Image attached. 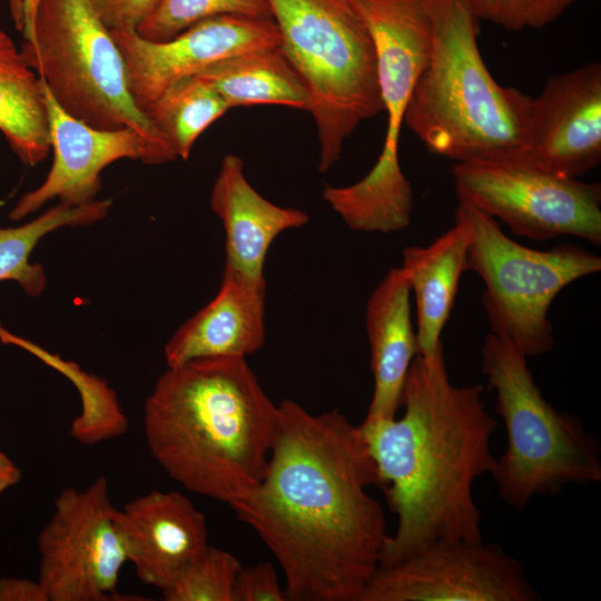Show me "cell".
<instances>
[{
	"label": "cell",
	"mask_w": 601,
	"mask_h": 601,
	"mask_svg": "<svg viewBox=\"0 0 601 601\" xmlns=\"http://www.w3.org/2000/svg\"><path fill=\"white\" fill-rule=\"evenodd\" d=\"M376 471L359 425L284 400L265 475L229 506L270 550L286 600L358 601L390 534L367 487Z\"/></svg>",
	"instance_id": "cell-1"
},
{
	"label": "cell",
	"mask_w": 601,
	"mask_h": 601,
	"mask_svg": "<svg viewBox=\"0 0 601 601\" xmlns=\"http://www.w3.org/2000/svg\"><path fill=\"white\" fill-rule=\"evenodd\" d=\"M483 386H455L443 344L416 355L402 391V417L359 427L390 510L397 518L380 568L400 563L440 541L482 542L475 481L490 473L497 422L486 412Z\"/></svg>",
	"instance_id": "cell-2"
},
{
	"label": "cell",
	"mask_w": 601,
	"mask_h": 601,
	"mask_svg": "<svg viewBox=\"0 0 601 601\" xmlns=\"http://www.w3.org/2000/svg\"><path fill=\"white\" fill-rule=\"evenodd\" d=\"M277 405L245 357H208L168 367L144 407L147 447L185 489L233 504L262 481Z\"/></svg>",
	"instance_id": "cell-3"
},
{
	"label": "cell",
	"mask_w": 601,
	"mask_h": 601,
	"mask_svg": "<svg viewBox=\"0 0 601 601\" xmlns=\"http://www.w3.org/2000/svg\"><path fill=\"white\" fill-rule=\"evenodd\" d=\"M431 49L404 124L456 162H516L526 150L532 98L497 83L481 56L477 19L463 0H424Z\"/></svg>",
	"instance_id": "cell-4"
},
{
	"label": "cell",
	"mask_w": 601,
	"mask_h": 601,
	"mask_svg": "<svg viewBox=\"0 0 601 601\" xmlns=\"http://www.w3.org/2000/svg\"><path fill=\"white\" fill-rule=\"evenodd\" d=\"M21 53L58 105L98 129H134L155 165L177 158L136 104L110 30L87 0H22Z\"/></svg>",
	"instance_id": "cell-5"
},
{
	"label": "cell",
	"mask_w": 601,
	"mask_h": 601,
	"mask_svg": "<svg viewBox=\"0 0 601 601\" xmlns=\"http://www.w3.org/2000/svg\"><path fill=\"white\" fill-rule=\"evenodd\" d=\"M481 371L506 431V450L490 472L506 505L523 511L534 496L601 482L597 436L580 417L544 398L522 353L490 332L481 348Z\"/></svg>",
	"instance_id": "cell-6"
},
{
	"label": "cell",
	"mask_w": 601,
	"mask_h": 601,
	"mask_svg": "<svg viewBox=\"0 0 601 601\" xmlns=\"http://www.w3.org/2000/svg\"><path fill=\"white\" fill-rule=\"evenodd\" d=\"M279 47L311 95L321 173L357 126L383 111L376 50L354 0H267Z\"/></svg>",
	"instance_id": "cell-7"
},
{
	"label": "cell",
	"mask_w": 601,
	"mask_h": 601,
	"mask_svg": "<svg viewBox=\"0 0 601 601\" xmlns=\"http://www.w3.org/2000/svg\"><path fill=\"white\" fill-rule=\"evenodd\" d=\"M374 40L386 134L373 168L357 183L326 186L324 200L353 230L393 233L406 228L413 190L398 160L405 112L431 49L424 0H354Z\"/></svg>",
	"instance_id": "cell-8"
},
{
	"label": "cell",
	"mask_w": 601,
	"mask_h": 601,
	"mask_svg": "<svg viewBox=\"0 0 601 601\" xmlns=\"http://www.w3.org/2000/svg\"><path fill=\"white\" fill-rule=\"evenodd\" d=\"M454 216L467 226L466 270L484 282L482 304L491 333L509 342L525 357L554 346L548 312L568 285L601 270V257L564 243L538 250L509 238L499 221L464 199Z\"/></svg>",
	"instance_id": "cell-9"
},
{
	"label": "cell",
	"mask_w": 601,
	"mask_h": 601,
	"mask_svg": "<svg viewBox=\"0 0 601 601\" xmlns=\"http://www.w3.org/2000/svg\"><path fill=\"white\" fill-rule=\"evenodd\" d=\"M455 193L519 236L580 237L601 244V184L549 174L519 162H455Z\"/></svg>",
	"instance_id": "cell-10"
},
{
	"label": "cell",
	"mask_w": 601,
	"mask_h": 601,
	"mask_svg": "<svg viewBox=\"0 0 601 601\" xmlns=\"http://www.w3.org/2000/svg\"><path fill=\"white\" fill-rule=\"evenodd\" d=\"M39 577L49 601L116 600L127 559L118 509L101 475L86 489H65L38 535Z\"/></svg>",
	"instance_id": "cell-11"
},
{
	"label": "cell",
	"mask_w": 601,
	"mask_h": 601,
	"mask_svg": "<svg viewBox=\"0 0 601 601\" xmlns=\"http://www.w3.org/2000/svg\"><path fill=\"white\" fill-rule=\"evenodd\" d=\"M521 563L497 543L440 541L378 568L358 601H539Z\"/></svg>",
	"instance_id": "cell-12"
},
{
	"label": "cell",
	"mask_w": 601,
	"mask_h": 601,
	"mask_svg": "<svg viewBox=\"0 0 601 601\" xmlns=\"http://www.w3.org/2000/svg\"><path fill=\"white\" fill-rule=\"evenodd\" d=\"M110 33L122 56L129 90L142 110L176 81L230 56L280 41L273 19L235 14L200 20L166 41H149L135 29Z\"/></svg>",
	"instance_id": "cell-13"
},
{
	"label": "cell",
	"mask_w": 601,
	"mask_h": 601,
	"mask_svg": "<svg viewBox=\"0 0 601 601\" xmlns=\"http://www.w3.org/2000/svg\"><path fill=\"white\" fill-rule=\"evenodd\" d=\"M601 161V65L552 76L532 98L526 150L516 162L579 178Z\"/></svg>",
	"instance_id": "cell-14"
},
{
	"label": "cell",
	"mask_w": 601,
	"mask_h": 601,
	"mask_svg": "<svg viewBox=\"0 0 601 601\" xmlns=\"http://www.w3.org/2000/svg\"><path fill=\"white\" fill-rule=\"evenodd\" d=\"M39 79L53 162L42 184L22 195L12 207L11 219H23L53 198L71 206L96 199L101 188V171L117 160L155 165L148 146L134 129H98L87 125L65 111Z\"/></svg>",
	"instance_id": "cell-15"
},
{
	"label": "cell",
	"mask_w": 601,
	"mask_h": 601,
	"mask_svg": "<svg viewBox=\"0 0 601 601\" xmlns=\"http://www.w3.org/2000/svg\"><path fill=\"white\" fill-rule=\"evenodd\" d=\"M127 559L138 579L160 591L208 548L205 515L178 491H151L118 509Z\"/></svg>",
	"instance_id": "cell-16"
},
{
	"label": "cell",
	"mask_w": 601,
	"mask_h": 601,
	"mask_svg": "<svg viewBox=\"0 0 601 601\" xmlns=\"http://www.w3.org/2000/svg\"><path fill=\"white\" fill-rule=\"evenodd\" d=\"M266 279L225 265L216 296L165 345L168 367L208 357H246L265 341Z\"/></svg>",
	"instance_id": "cell-17"
},
{
	"label": "cell",
	"mask_w": 601,
	"mask_h": 601,
	"mask_svg": "<svg viewBox=\"0 0 601 601\" xmlns=\"http://www.w3.org/2000/svg\"><path fill=\"white\" fill-rule=\"evenodd\" d=\"M210 207L224 225L225 265L258 280L265 279V259L275 238L309 219L300 209L277 206L259 195L244 175L242 158L234 154L220 162Z\"/></svg>",
	"instance_id": "cell-18"
},
{
	"label": "cell",
	"mask_w": 601,
	"mask_h": 601,
	"mask_svg": "<svg viewBox=\"0 0 601 601\" xmlns=\"http://www.w3.org/2000/svg\"><path fill=\"white\" fill-rule=\"evenodd\" d=\"M410 293V283L403 270L394 267L367 302L365 323L374 391L363 422L393 418L401 406L405 378L417 355Z\"/></svg>",
	"instance_id": "cell-19"
},
{
	"label": "cell",
	"mask_w": 601,
	"mask_h": 601,
	"mask_svg": "<svg viewBox=\"0 0 601 601\" xmlns=\"http://www.w3.org/2000/svg\"><path fill=\"white\" fill-rule=\"evenodd\" d=\"M469 242L466 224L454 216V225L428 246H407L402 252L401 269L415 296L418 355L431 356L442 345L441 333L466 272Z\"/></svg>",
	"instance_id": "cell-20"
},
{
	"label": "cell",
	"mask_w": 601,
	"mask_h": 601,
	"mask_svg": "<svg viewBox=\"0 0 601 601\" xmlns=\"http://www.w3.org/2000/svg\"><path fill=\"white\" fill-rule=\"evenodd\" d=\"M231 109L280 105L309 111L311 95L300 75L279 46L230 56L201 71Z\"/></svg>",
	"instance_id": "cell-21"
},
{
	"label": "cell",
	"mask_w": 601,
	"mask_h": 601,
	"mask_svg": "<svg viewBox=\"0 0 601 601\" xmlns=\"http://www.w3.org/2000/svg\"><path fill=\"white\" fill-rule=\"evenodd\" d=\"M0 131L28 166L48 156L49 125L40 79L10 36L0 29Z\"/></svg>",
	"instance_id": "cell-22"
},
{
	"label": "cell",
	"mask_w": 601,
	"mask_h": 601,
	"mask_svg": "<svg viewBox=\"0 0 601 601\" xmlns=\"http://www.w3.org/2000/svg\"><path fill=\"white\" fill-rule=\"evenodd\" d=\"M111 206L109 199L67 205L59 203L31 221L18 227H0V282L14 280L31 296L46 286V275L39 264L30 262L38 242L63 226H87L104 219Z\"/></svg>",
	"instance_id": "cell-23"
},
{
	"label": "cell",
	"mask_w": 601,
	"mask_h": 601,
	"mask_svg": "<svg viewBox=\"0 0 601 601\" xmlns=\"http://www.w3.org/2000/svg\"><path fill=\"white\" fill-rule=\"evenodd\" d=\"M228 109L208 82L193 76L170 85L144 112L168 140L177 158L186 160L197 138Z\"/></svg>",
	"instance_id": "cell-24"
},
{
	"label": "cell",
	"mask_w": 601,
	"mask_h": 601,
	"mask_svg": "<svg viewBox=\"0 0 601 601\" xmlns=\"http://www.w3.org/2000/svg\"><path fill=\"white\" fill-rule=\"evenodd\" d=\"M221 14L273 19L267 0H160L136 32L149 41H166L200 20Z\"/></svg>",
	"instance_id": "cell-25"
},
{
	"label": "cell",
	"mask_w": 601,
	"mask_h": 601,
	"mask_svg": "<svg viewBox=\"0 0 601 601\" xmlns=\"http://www.w3.org/2000/svg\"><path fill=\"white\" fill-rule=\"evenodd\" d=\"M242 564L228 551L210 546L161 591L166 601H231Z\"/></svg>",
	"instance_id": "cell-26"
},
{
	"label": "cell",
	"mask_w": 601,
	"mask_h": 601,
	"mask_svg": "<svg viewBox=\"0 0 601 601\" xmlns=\"http://www.w3.org/2000/svg\"><path fill=\"white\" fill-rule=\"evenodd\" d=\"M473 16L509 31L542 29L578 0H463Z\"/></svg>",
	"instance_id": "cell-27"
},
{
	"label": "cell",
	"mask_w": 601,
	"mask_h": 601,
	"mask_svg": "<svg viewBox=\"0 0 601 601\" xmlns=\"http://www.w3.org/2000/svg\"><path fill=\"white\" fill-rule=\"evenodd\" d=\"M231 601H286L275 568L263 561L240 568L233 585Z\"/></svg>",
	"instance_id": "cell-28"
},
{
	"label": "cell",
	"mask_w": 601,
	"mask_h": 601,
	"mask_svg": "<svg viewBox=\"0 0 601 601\" xmlns=\"http://www.w3.org/2000/svg\"><path fill=\"white\" fill-rule=\"evenodd\" d=\"M109 29H137L156 9L160 0H87Z\"/></svg>",
	"instance_id": "cell-29"
},
{
	"label": "cell",
	"mask_w": 601,
	"mask_h": 601,
	"mask_svg": "<svg viewBox=\"0 0 601 601\" xmlns=\"http://www.w3.org/2000/svg\"><path fill=\"white\" fill-rule=\"evenodd\" d=\"M0 601H49L39 581L0 578Z\"/></svg>",
	"instance_id": "cell-30"
},
{
	"label": "cell",
	"mask_w": 601,
	"mask_h": 601,
	"mask_svg": "<svg viewBox=\"0 0 601 601\" xmlns=\"http://www.w3.org/2000/svg\"><path fill=\"white\" fill-rule=\"evenodd\" d=\"M21 470L2 451H0V494L20 482Z\"/></svg>",
	"instance_id": "cell-31"
},
{
	"label": "cell",
	"mask_w": 601,
	"mask_h": 601,
	"mask_svg": "<svg viewBox=\"0 0 601 601\" xmlns=\"http://www.w3.org/2000/svg\"><path fill=\"white\" fill-rule=\"evenodd\" d=\"M10 14L18 31H21L23 19V2L22 0H8Z\"/></svg>",
	"instance_id": "cell-32"
}]
</instances>
